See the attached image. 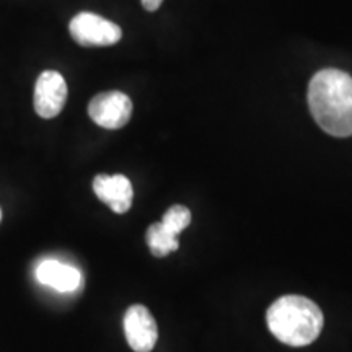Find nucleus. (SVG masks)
<instances>
[{"instance_id": "obj_1", "label": "nucleus", "mask_w": 352, "mask_h": 352, "mask_svg": "<svg viewBox=\"0 0 352 352\" xmlns=\"http://www.w3.org/2000/svg\"><path fill=\"white\" fill-rule=\"evenodd\" d=\"M308 108L316 124L333 138L352 135V77L340 69H323L308 85Z\"/></svg>"}, {"instance_id": "obj_2", "label": "nucleus", "mask_w": 352, "mask_h": 352, "mask_svg": "<svg viewBox=\"0 0 352 352\" xmlns=\"http://www.w3.org/2000/svg\"><path fill=\"white\" fill-rule=\"evenodd\" d=\"M267 328L277 341L292 347L311 344L324 324L321 308L302 296H284L267 308Z\"/></svg>"}, {"instance_id": "obj_3", "label": "nucleus", "mask_w": 352, "mask_h": 352, "mask_svg": "<svg viewBox=\"0 0 352 352\" xmlns=\"http://www.w3.org/2000/svg\"><path fill=\"white\" fill-rule=\"evenodd\" d=\"M69 32L80 46H113L122 38L120 26L91 12H82L74 16Z\"/></svg>"}, {"instance_id": "obj_4", "label": "nucleus", "mask_w": 352, "mask_h": 352, "mask_svg": "<svg viewBox=\"0 0 352 352\" xmlns=\"http://www.w3.org/2000/svg\"><path fill=\"white\" fill-rule=\"evenodd\" d=\"M88 114L91 121L104 129H121L132 116V101L122 91H103L88 104Z\"/></svg>"}, {"instance_id": "obj_5", "label": "nucleus", "mask_w": 352, "mask_h": 352, "mask_svg": "<svg viewBox=\"0 0 352 352\" xmlns=\"http://www.w3.org/2000/svg\"><path fill=\"white\" fill-rule=\"evenodd\" d=\"M67 101V83L56 70H44L34 85V111L44 120H52Z\"/></svg>"}, {"instance_id": "obj_6", "label": "nucleus", "mask_w": 352, "mask_h": 352, "mask_svg": "<svg viewBox=\"0 0 352 352\" xmlns=\"http://www.w3.org/2000/svg\"><path fill=\"white\" fill-rule=\"evenodd\" d=\"M124 334L134 352H151L157 344L158 328L147 307L132 305L124 315Z\"/></svg>"}, {"instance_id": "obj_7", "label": "nucleus", "mask_w": 352, "mask_h": 352, "mask_svg": "<svg viewBox=\"0 0 352 352\" xmlns=\"http://www.w3.org/2000/svg\"><path fill=\"white\" fill-rule=\"evenodd\" d=\"M96 197L111 208L113 212L126 214L132 206L134 189L124 175H98L94 179Z\"/></svg>"}, {"instance_id": "obj_8", "label": "nucleus", "mask_w": 352, "mask_h": 352, "mask_svg": "<svg viewBox=\"0 0 352 352\" xmlns=\"http://www.w3.org/2000/svg\"><path fill=\"white\" fill-rule=\"evenodd\" d=\"M38 283L59 292H74L80 287L82 274L77 267L63 264L56 259H44L36 267Z\"/></svg>"}, {"instance_id": "obj_9", "label": "nucleus", "mask_w": 352, "mask_h": 352, "mask_svg": "<svg viewBox=\"0 0 352 352\" xmlns=\"http://www.w3.org/2000/svg\"><path fill=\"white\" fill-rule=\"evenodd\" d=\"M178 239L179 236L170 233L160 222L152 223V226L147 228V233H145V240H147L151 253L157 258H165L168 256L170 253L176 252L179 246Z\"/></svg>"}, {"instance_id": "obj_10", "label": "nucleus", "mask_w": 352, "mask_h": 352, "mask_svg": "<svg viewBox=\"0 0 352 352\" xmlns=\"http://www.w3.org/2000/svg\"><path fill=\"white\" fill-rule=\"evenodd\" d=\"M160 223L170 233L179 236V233L186 230L189 223H191V212H189V209L184 208V206H179V204L171 206V208L165 212Z\"/></svg>"}, {"instance_id": "obj_11", "label": "nucleus", "mask_w": 352, "mask_h": 352, "mask_svg": "<svg viewBox=\"0 0 352 352\" xmlns=\"http://www.w3.org/2000/svg\"><path fill=\"white\" fill-rule=\"evenodd\" d=\"M162 3H164V0H142V7H144L147 12H155V10H158Z\"/></svg>"}, {"instance_id": "obj_12", "label": "nucleus", "mask_w": 352, "mask_h": 352, "mask_svg": "<svg viewBox=\"0 0 352 352\" xmlns=\"http://www.w3.org/2000/svg\"><path fill=\"white\" fill-rule=\"evenodd\" d=\"M0 219H2V210H0Z\"/></svg>"}]
</instances>
